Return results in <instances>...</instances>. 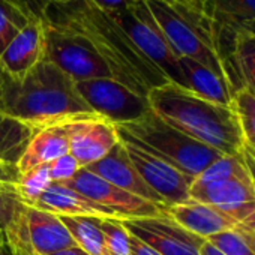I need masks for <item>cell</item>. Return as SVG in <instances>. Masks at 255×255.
Wrapping results in <instances>:
<instances>
[{"label": "cell", "instance_id": "6da1fadb", "mask_svg": "<svg viewBox=\"0 0 255 255\" xmlns=\"http://www.w3.org/2000/svg\"><path fill=\"white\" fill-rule=\"evenodd\" d=\"M42 21L87 39L108 65L116 81L147 98L149 92L171 83L114 21L92 0H68L50 5Z\"/></svg>", "mask_w": 255, "mask_h": 255}, {"label": "cell", "instance_id": "7a4b0ae2", "mask_svg": "<svg viewBox=\"0 0 255 255\" xmlns=\"http://www.w3.org/2000/svg\"><path fill=\"white\" fill-rule=\"evenodd\" d=\"M0 111L38 128L95 114L80 96L75 81L48 60L21 77L5 74Z\"/></svg>", "mask_w": 255, "mask_h": 255}, {"label": "cell", "instance_id": "3957f363", "mask_svg": "<svg viewBox=\"0 0 255 255\" xmlns=\"http://www.w3.org/2000/svg\"><path fill=\"white\" fill-rule=\"evenodd\" d=\"M147 101L150 110L177 131L224 155L242 153L245 140L233 107L210 102L174 83L152 89Z\"/></svg>", "mask_w": 255, "mask_h": 255}, {"label": "cell", "instance_id": "277c9868", "mask_svg": "<svg viewBox=\"0 0 255 255\" xmlns=\"http://www.w3.org/2000/svg\"><path fill=\"white\" fill-rule=\"evenodd\" d=\"M144 3L177 57L194 59L227 80L215 48L207 0H144Z\"/></svg>", "mask_w": 255, "mask_h": 255}, {"label": "cell", "instance_id": "5b68a950", "mask_svg": "<svg viewBox=\"0 0 255 255\" xmlns=\"http://www.w3.org/2000/svg\"><path fill=\"white\" fill-rule=\"evenodd\" d=\"M131 135L141 147L167 161L186 176L197 177L212 162L224 156L219 150L209 147L159 119L152 110L138 120L116 126Z\"/></svg>", "mask_w": 255, "mask_h": 255}, {"label": "cell", "instance_id": "8992f818", "mask_svg": "<svg viewBox=\"0 0 255 255\" xmlns=\"http://www.w3.org/2000/svg\"><path fill=\"white\" fill-rule=\"evenodd\" d=\"M129 36L134 45L174 84L185 87L183 74L179 65V57L167 41L165 35L152 17L144 0H135V3L120 12L108 14ZM186 89V87H185Z\"/></svg>", "mask_w": 255, "mask_h": 255}, {"label": "cell", "instance_id": "52a82bcc", "mask_svg": "<svg viewBox=\"0 0 255 255\" xmlns=\"http://www.w3.org/2000/svg\"><path fill=\"white\" fill-rule=\"evenodd\" d=\"M44 23V21H42ZM45 59L69 75L75 83L96 78H113L108 65L83 36L59 30L44 23ZM114 80V78H113Z\"/></svg>", "mask_w": 255, "mask_h": 255}, {"label": "cell", "instance_id": "ba28073f", "mask_svg": "<svg viewBox=\"0 0 255 255\" xmlns=\"http://www.w3.org/2000/svg\"><path fill=\"white\" fill-rule=\"evenodd\" d=\"M216 53L233 95L243 87L234 65V39L255 23V0H207Z\"/></svg>", "mask_w": 255, "mask_h": 255}, {"label": "cell", "instance_id": "9c48e42d", "mask_svg": "<svg viewBox=\"0 0 255 255\" xmlns=\"http://www.w3.org/2000/svg\"><path fill=\"white\" fill-rule=\"evenodd\" d=\"M75 87L95 114L116 126L138 120L150 111L147 98L113 78L78 81Z\"/></svg>", "mask_w": 255, "mask_h": 255}, {"label": "cell", "instance_id": "30bf717a", "mask_svg": "<svg viewBox=\"0 0 255 255\" xmlns=\"http://www.w3.org/2000/svg\"><path fill=\"white\" fill-rule=\"evenodd\" d=\"M117 132L128 156L141 179L165 201L167 206L189 200V188L194 182V177L183 174L167 161L155 156L126 132L120 129H117Z\"/></svg>", "mask_w": 255, "mask_h": 255}, {"label": "cell", "instance_id": "8fae6325", "mask_svg": "<svg viewBox=\"0 0 255 255\" xmlns=\"http://www.w3.org/2000/svg\"><path fill=\"white\" fill-rule=\"evenodd\" d=\"M3 234L14 243L29 249L33 255H53L77 248L60 216L32 206H26L21 221Z\"/></svg>", "mask_w": 255, "mask_h": 255}, {"label": "cell", "instance_id": "7c38bea8", "mask_svg": "<svg viewBox=\"0 0 255 255\" xmlns=\"http://www.w3.org/2000/svg\"><path fill=\"white\" fill-rule=\"evenodd\" d=\"M123 227L161 255H201L206 239L188 231L165 212L152 218L125 219Z\"/></svg>", "mask_w": 255, "mask_h": 255}, {"label": "cell", "instance_id": "4fadbf2b", "mask_svg": "<svg viewBox=\"0 0 255 255\" xmlns=\"http://www.w3.org/2000/svg\"><path fill=\"white\" fill-rule=\"evenodd\" d=\"M68 186L77 189L95 203L107 207L120 221L158 216L164 212L165 207L126 192L86 168H81L80 173L68 183Z\"/></svg>", "mask_w": 255, "mask_h": 255}, {"label": "cell", "instance_id": "5bb4252c", "mask_svg": "<svg viewBox=\"0 0 255 255\" xmlns=\"http://www.w3.org/2000/svg\"><path fill=\"white\" fill-rule=\"evenodd\" d=\"M189 198L216 207L255 230V183L249 174L230 177L203 188H191Z\"/></svg>", "mask_w": 255, "mask_h": 255}, {"label": "cell", "instance_id": "9a60e30c", "mask_svg": "<svg viewBox=\"0 0 255 255\" xmlns=\"http://www.w3.org/2000/svg\"><path fill=\"white\" fill-rule=\"evenodd\" d=\"M69 153L86 168L104 156L119 143L116 125L101 116H86L68 122Z\"/></svg>", "mask_w": 255, "mask_h": 255}, {"label": "cell", "instance_id": "2e32d148", "mask_svg": "<svg viewBox=\"0 0 255 255\" xmlns=\"http://www.w3.org/2000/svg\"><path fill=\"white\" fill-rule=\"evenodd\" d=\"M86 170L92 171L93 174L99 176L101 179L113 183L114 186L134 194L137 197H141L147 201H152L159 206H167L165 201L155 192L152 191L146 182L141 179L135 167L132 165L129 156H128L123 143L119 138V143L113 147V150L104 156L101 161L86 167Z\"/></svg>", "mask_w": 255, "mask_h": 255}, {"label": "cell", "instance_id": "e0dca14e", "mask_svg": "<svg viewBox=\"0 0 255 255\" xmlns=\"http://www.w3.org/2000/svg\"><path fill=\"white\" fill-rule=\"evenodd\" d=\"M164 212L188 231L207 239L222 231H240L246 225L222 213L213 206L188 200L185 203L165 206Z\"/></svg>", "mask_w": 255, "mask_h": 255}, {"label": "cell", "instance_id": "ac0fdd59", "mask_svg": "<svg viewBox=\"0 0 255 255\" xmlns=\"http://www.w3.org/2000/svg\"><path fill=\"white\" fill-rule=\"evenodd\" d=\"M45 59V27L42 20L32 18L0 54L5 74L21 77Z\"/></svg>", "mask_w": 255, "mask_h": 255}, {"label": "cell", "instance_id": "d6986e66", "mask_svg": "<svg viewBox=\"0 0 255 255\" xmlns=\"http://www.w3.org/2000/svg\"><path fill=\"white\" fill-rule=\"evenodd\" d=\"M32 207H38L41 210L54 213L57 216L117 219V216L107 207L95 203L93 200L87 198L77 189L62 183H51Z\"/></svg>", "mask_w": 255, "mask_h": 255}, {"label": "cell", "instance_id": "ffe728a7", "mask_svg": "<svg viewBox=\"0 0 255 255\" xmlns=\"http://www.w3.org/2000/svg\"><path fill=\"white\" fill-rule=\"evenodd\" d=\"M69 152V131L68 122L41 128L33 135L26 152L23 153L17 168L21 173L42 165L50 164L54 159L66 155Z\"/></svg>", "mask_w": 255, "mask_h": 255}, {"label": "cell", "instance_id": "44dd1931", "mask_svg": "<svg viewBox=\"0 0 255 255\" xmlns=\"http://www.w3.org/2000/svg\"><path fill=\"white\" fill-rule=\"evenodd\" d=\"M179 65L188 90L210 102L231 107L233 90L225 78L189 57H179Z\"/></svg>", "mask_w": 255, "mask_h": 255}, {"label": "cell", "instance_id": "7402d4cb", "mask_svg": "<svg viewBox=\"0 0 255 255\" xmlns=\"http://www.w3.org/2000/svg\"><path fill=\"white\" fill-rule=\"evenodd\" d=\"M39 129L38 126L0 111V167H17Z\"/></svg>", "mask_w": 255, "mask_h": 255}, {"label": "cell", "instance_id": "603a6c76", "mask_svg": "<svg viewBox=\"0 0 255 255\" xmlns=\"http://www.w3.org/2000/svg\"><path fill=\"white\" fill-rule=\"evenodd\" d=\"M60 219L71 233L77 248L87 255H108L104 234L99 227V218L60 216Z\"/></svg>", "mask_w": 255, "mask_h": 255}, {"label": "cell", "instance_id": "cb8c5ba5", "mask_svg": "<svg viewBox=\"0 0 255 255\" xmlns=\"http://www.w3.org/2000/svg\"><path fill=\"white\" fill-rule=\"evenodd\" d=\"M35 18L17 0H0V54Z\"/></svg>", "mask_w": 255, "mask_h": 255}, {"label": "cell", "instance_id": "d4e9b609", "mask_svg": "<svg viewBox=\"0 0 255 255\" xmlns=\"http://www.w3.org/2000/svg\"><path fill=\"white\" fill-rule=\"evenodd\" d=\"M234 65L243 87L255 95V33L242 30L236 35Z\"/></svg>", "mask_w": 255, "mask_h": 255}, {"label": "cell", "instance_id": "484cf974", "mask_svg": "<svg viewBox=\"0 0 255 255\" xmlns=\"http://www.w3.org/2000/svg\"><path fill=\"white\" fill-rule=\"evenodd\" d=\"M51 183L50 167L48 164H42L21 173L12 189L26 206H33Z\"/></svg>", "mask_w": 255, "mask_h": 255}, {"label": "cell", "instance_id": "4316f807", "mask_svg": "<svg viewBox=\"0 0 255 255\" xmlns=\"http://www.w3.org/2000/svg\"><path fill=\"white\" fill-rule=\"evenodd\" d=\"M231 107L236 113L245 144L255 152V95L248 87H242L233 95Z\"/></svg>", "mask_w": 255, "mask_h": 255}, {"label": "cell", "instance_id": "83f0119b", "mask_svg": "<svg viewBox=\"0 0 255 255\" xmlns=\"http://www.w3.org/2000/svg\"><path fill=\"white\" fill-rule=\"evenodd\" d=\"M26 204L14 189L0 180V233L11 231L24 216Z\"/></svg>", "mask_w": 255, "mask_h": 255}, {"label": "cell", "instance_id": "f1b7e54d", "mask_svg": "<svg viewBox=\"0 0 255 255\" xmlns=\"http://www.w3.org/2000/svg\"><path fill=\"white\" fill-rule=\"evenodd\" d=\"M108 255H131V234L120 219H99Z\"/></svg>", "mask_w": 255, "mask_h": 255}, {"label": "cell", "instance_id": "f546056e", "mask_svg": "<svg viewBox=\"0 0 255 255\" xmlns=\"http://www.w3.org/2000/svg\"><path fill=\"white\" fill-rule=\"evenodd\" d=\"M48 167H50L51 182L62 183V185H68L81 170V165L69 152L63 156L54 159L53 162H50Z\"/></svg>", "mask_w": 255, "mask_h": 255}, {"label": "cell", "instance_id": "4dcf8cb0", "mask_svg": "<svg viewBox=\"0 0 255 255\" xmlns=\"http://www.w3.org/2000/svg\"><path fill=\"white\" fill-rule=\"evenodd\" d=\"M20 5H23L35 18L42 20L45 9L53 5V3H59V2H68V0H17Z\"/></svg>", "mask_w": 255, "mask_h": 255}, {"label": "cell", "instance_id": "1f68e13d", "mask_svg": "<svg viewBox=\"0 0 255 255\" xmlns=\"http://www.w3.org/2000/svg\"><path fill=\"white\" fill-rule=\"evenodd\" d=\"M92 2L107 14H113L131 8L135 3V0H92Z\"/></svg>", "mask_w": 255, "mask_h": 255}, {"label": "cell", "instance_id": "d6a6232c", "mask_svg": "<svg viewBox=\"0 0 255 255\" xmlns=\"http://www.w3.org/2000/svg\"><path fill=\"white\" fill-rule=\"evenodd\" d=\"M131 234V233H129ZM131 255H161L137 237L131 234Z\"/></svg>", "mask_w": 255, "mask_h": 255}, {"label": "cell", "instance_id": "836d02e7", "mask_svg": "<svg viewBox=\"0 0 255 255\" xmlns=\"http://www.w3.org/2000/svg\"><path fill=\"white\" fill-rule=\"evenodd\" d=\"M2 234H3V233H2ZM2 245H3V254H5V255H33L29 249H26V248H23V246L14 243V242L9 240L5 234H3V242H2Z\"/></svg>", "mask_w": 255, "mask_h": 255}, {"label": "cell", "instance_id": "e575fe53", "mask_svg": "<svg viewBox=\"0 0 255 255\" xmlns=\"http://www.w3.org/2000/svg\"><path fill=\"white\" fill-rule=\"evenodd\" d=\"M242 153H243L245 164H246V167H248V170H249V174H251L252 180L255 182V152H254L248 144H245Z\"/></svg>", "mask_w": 255, "mask_h": 255}, {"label": "cell", "instance_id": "d590c367", "mask_svg": "<svg viewBox=\"0 0 255 255\" xmlns=\"http://www.w3.org/2000/svg\"><path fill=\"white\" fill-rule=\"evenodd\" d=\"M200 254L201 255H224L219 249H216L212 243H209L207 240L203 243L201 249H200Z\"/></svg>", "mask_w": 255, "mask_h": 255}, {"label": "cell", "instance_id": "8d00e7d4", "mask_svg": "<svg viewBox=\"0 0 255 255\" xmlns=\"http://www.w3.org/2000/svg\"><path fill=\"white\" fill-rule=\"evenodd\" d=\"M53 255H87V254H86V252H83L80 248H71V249H66V251H62V252L53 254Z\"/></svg>", "mask_w": 255, "mask_h": 255}, {"label": "cell", "instance_id": "74e56055", "mask_svg": "<svg viewBox=\"0 0 255 255\" xmlns=\"http://www.w3.org/2000/svg\"><path fill=\"white\" fill-rule=\"evenodd\" d=\"M3 78H5V71L3 66L0 63V95H2V87H3Z\"/></svg>", "mask_w": 255, "mask_h": 255}, {"label": "cell", "instance_id": "f35d334b", "mask_svg": "<svg viewBox=\"0 0 255 255\" xmlns=\"http://www.w3.org/2000/svg\"><path fill=\"white\" fill-rule=\"evenodd\" d=\"M2 242H3V234L0 233V255H5L3 254V245H2Z\"/></svg>", "mask_w": 255, "mask_h": 255}, {"label": "cell", "instance_id": "ab89813d", "mask_svg": "<svg viewBox=\"0 0 255 255\" xmlns=\"http://www.w3.org/2000/svg\"><path fill=\"white\" fill-rule=\"evenodd\" d=\"M248 32H252V33H255V23H252L248 29H246Z\"/></svg>", "mask_w": 255, "mask_h": 255}, {"label": "cell", "instance_id": "60d3db41", "mask_svg": "<svg viewBox=\"0 0 255 255\" xmlns=\"http://www.w3.org/2000/svg\"><path fill=\"white\" fill-rule=\"evenodd\" d=\"M254 183H255V182H254Z\"/></svg>", "mask_w": 255, "mask_h": 255}]
</instances>
